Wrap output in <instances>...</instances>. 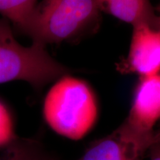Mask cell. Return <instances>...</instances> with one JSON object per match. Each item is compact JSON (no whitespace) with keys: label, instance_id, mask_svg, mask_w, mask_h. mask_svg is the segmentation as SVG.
<instances>
[{"label":"cell","instance_id":"7c38bea8","mask_svg":"<svg viewBox=\"0 0 160 160\" xmlns=\"http://www.w3.org/2000/svg\"><path fill=\"white\" fill-rule=\"evenodd\" d=\"M158 12H159V14H158V19H159V26L160 28V5L158 7Z\"/></svg>","mask_w":160,"mask_h":160},{"label":"cell","instance_id":"8992f818","mask_svg":"<svg viewBox=\"0 0 160 160\" xmlns=\"http://www.w3.org/2000/svg\"><path fill=\"white\" fill-rule=\"evenodd\" d=\"M147 152L119 127L111 134L92 142L76 160H142Z\"/></svg>","mask_w":160,"mask_h":160},{"label":"cell","instance_id":"52a82bcc","mask_svg":"<svg viewBox=\"0 0 160 160\" xmlns=\"http://www.w3.org/2000/svg\"><path fill=\"white\" fill-rule=\"evenodd\" d=\"M101 12L136 26L148 24L159 28V19L150 0H97Z\"/></svg>","mask_w":160,"mask_h":160},{"label":"cell","instance_id":"4fadbf2b","mask_svg":"<svg viewBox=\"0 0 160 160\" xmlns=\"http://www.w3.org/2000/svg\"><path fill=\"white\" fill-rule=\"evenodd\" d=\"M157 133H158V134H159V136L160 137V128L159 129V130H157Z\"/></svg>","mask_w":160,"mask_h":160},{"label":"cell","instance_id":"7a4b0ae2","mask_svg":"<svg viewBox=\"0 0 160 160\" xmlns=\"http://www.w3.org/2000/svg\"><path fill=\"white\" fill-rule=\"evenodd\" d=\"M43 115L49 127L58 134L79 140L94 127L99 106L88 84L68 74L55 81L48 92Z\"/></svg>","mask_w":160,"mask_h":160},{"label":"cell","instance_id":"ba28073f","mask_svg":"<svg viewBox=\"0 0 160 160\" xmlns=\"http://www.w3.org/2000/svg\"><path fill=\"white\" fill-rule=\"evenodd\" d=\"M7 148V153L0 160H57L35 139L17 138Z\"/></svg>","mask_w":160,"mask_h":160},{"label":"cell","instance_id":"30bf717a","mask_svg":"<svg viewBox=\"0 0 160 160\" xmlns=\"http://www.w3.org/2000/svg\"><path fill=\"white\" fill-rule=\"evenodd\" d=\"M8 110L0 101V148L7 147L17 139Z\"/></svg>","mask_w":160,"mask_h":160},{"label":"cell","instance_id":"8fae6325","mask_svg":"<svg viewBox=\"0 0 160 160\" xmlns=\"http://www.w3.org/2000/svg\"><path fill=\"white\" fill-rule=\"evenodd\" d=\"M147 153L150 160H160V139L149 148Z\"/></svg>","mask_w":160,"mask_h":160},{"label":"cell","instance_id":"6da1fadb","mask_svg":"<svg viewBox=\"0 0 160 160\" xmlns=\"http://www.w3.org/2000/svg\"><path fill=\"white\" fill-rule=\"evenodd\" d=\"M101 13L97 0H42L22 32L43 46L73 42L97 31Z\"/></svg>","mask_w":160,"mask_h":160},{"label":"cell","instance_id":"5b68a950","mask_svg":"<svg viewBox=\"0 0 160 160\" xmlns=\"http://www.w3.org/2000/svg\"><path fill=\"white\" fill-rule=\"evenodd\" d=\"M117 70L140 77L160 73V28L148 24L133 26L128 53L117 64Z\"/></svg>","mask_w":160,"mask_h":160},{"label":"cell","instance_id":"3957f363","mask_svg":"<svg viewBox=\"0 0 160 160\" xmlns=\"http://www.w3.org/2000/svg\"><path fill=\"white\" fill-rule=\"evenodd\" d=\"M70 72L49 54L45 46L33 43L25 47L19 44L8 20L0 19V84L23 81L40 90Z\"/></svg>","mask_w":160,"mask_h":160},{"label":"cell","instance_id":"277c9868","mask_svg":"<svg viewBox=\"0 0 160 160\" xmlns=\"http://www.w3.org/2000/svg\"><path fill=\"white\" fill-rule=\"evenodd\" d=\"M160 121V73L140 77L133 92L128 116L119 128L148 151L160 139L155 125Z\"/></svg>","mask_w":160,"mask_h":160},{"label":"cell","instance_id":"9c48e42d","mask_svg":"<svg viewBox=\"0 0 160 160\" xmlns=\"http://www.w3.org/2000/svg\"><path fill=\"white\" fill-rule=\"evenodd\" d=\"M37 2V0H0V13L22 31Z\"/></svg>","mask_w":160,"mask_h":160}]
</instances>
